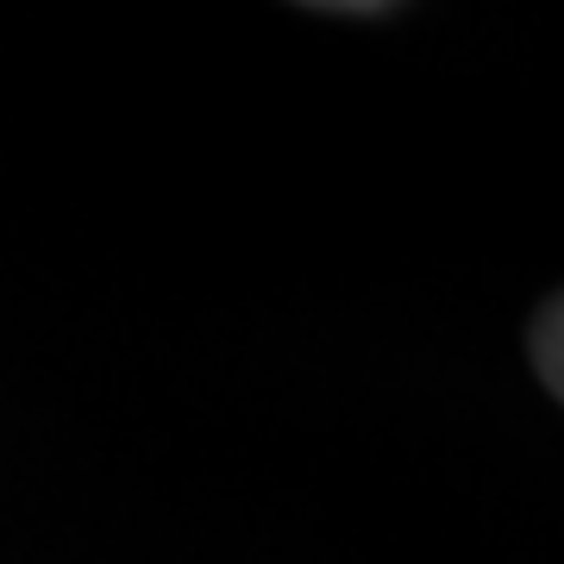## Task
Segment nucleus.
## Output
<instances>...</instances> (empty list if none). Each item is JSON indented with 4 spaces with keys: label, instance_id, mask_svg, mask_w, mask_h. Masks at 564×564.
I'll use <instances>...</instances> for the list:
<instances>
[{
    "label": "nucleus",
    "instance_id": "1",
    "mask_svg": "<svg viewBox=\"0 0 564 564\" xmlns=\"http://www.w3.org/2000/svg\"><path fill=\"white\" fill-rule=\"evenodd\" d=\"M545 389L558 395V307H545Z\"/></svg>",
    "mask_w": 564,
    "mask_h": 564
}]
</instances>
